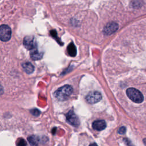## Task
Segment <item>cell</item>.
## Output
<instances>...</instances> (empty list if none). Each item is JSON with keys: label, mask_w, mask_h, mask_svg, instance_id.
Listing matches in <instances>:
<instances>
[{"label": "cell", "mask_w": 146, "mask_h": 146, "mask_svg": "<svg viewBox=\"0 0 146 146\" xmlns=\"http://www.w3.org/2000/svg\"><path fill=\"white\" fill-rule=\"evenodd\" d=\"M72 91V87L70 85L66 84L55 91L54 92V96L58 100L60 101H64L70 97Z\"/></svg>", "instance_id": "6da1fadb"}, {"label": "cell", "mask_w": 146, "mask_h": 146, "mask_svg": "<svg viewBox=\"0 0 146 146\" xmlns=\"http://www.w3.org/2000/svg\"><path fill=\"white\" fill-rule=\"evenodd\" d=\"M126 94L128 97L135 103H140L144 100V97L141 92L135 88H128L126 91Z\"/></svg>", "instance_id": "7a4b0ae2"}, {"label": "cell", "mask_w": 146, "mask_h": 146, "mask_svg": "<svg viewBox=\"0 0 146 146\" xmlns=\"http://www.w3.org/2000/svg\"><path fill=\"white\" fill-rule=\"evenodd\" d=\"M11 35L10 28L5 25L0 26V40L3 42L8 41Z\"/></svg>", "instance_id": "3957f363"}, {"label": "cell", "mask_w": 146, "mask_h": 146, "mask_svg": "<svg viewBox=\"0 0 146 146\" xmlns=\"http://www.w3.org/2000/svg\"><path fill=\"white\" fill-rule=\"evenodd\" d=\"M86 99L89 103H96L102 99V95L99 92L92 91L87 94L86 97Z\"/></svg>", "instance_id": "277c9868"}, {"label": "cell", "mask_w": 146, "mask_h": 146, "mask_svg": "<svg viewBox=\"0 0 146 146\" xmlns=\"http://www.w3.org/2000/svg\"><path fill=\"white\" fill-rule=\"evenodd\" d=\"M119 28L118 24L115 22L108 23L103 29V33L105 35H111L114 33Z\"/></svg>", "instance_id": "5b68a950"}, {"label": "cell", "mask_w": 146, "mask_h": 146, "mask_svg": "<svg viewBox=\"0 0 146 146\" xmlns=\"http://www.w3.org/2000/svg\"><path fill=\"white\" fill-rule=\"evenodd\" d=\"M23 45L29 50H33L36 48V43L32 36H26L23 40Z\"/></svg>", "instance_id": "8992f818"}, {"label": "cell", "mask_w": 146, "mask_h": 146, "mask_svg": "<svg viewBox=\"0 0 146 146\" xmlns=\"http://www.w3.org/2000/svg\"><path fill=\"white\" fill-rule=\"evenodd\" d=\"M66 120L68 123L76 127L79 124V119L72 110H70L66 114Z\"/></svg>", "instance_id": "52a82bcc"}, {"label": "cell", "mask_w": 146, "mask_h": 146, "mask_svg": "<svg viewBox=\"0 0 146 146\" xmlns=\"http://www.w3.org/2000/svg\"><path fill=\"white\" fill-rule=\"evenodd\" d=\"M106 127V123L103 120H95L92 123V128L97 131H102Z\"/></svg>", "instance_id": "ba28073f"}, {"label": "cell", "mask_w": 146, "mask_h": 146, "mask_svg": "<svg viewBox=\"0 0 146 146\" xmlns=\"http://www.w3.org/2000/svg\"><path fill=\"white\" fill-rule=\"evenodd\" d=\"M27 140L31 146H38L39 142V139L36 135L30 136L27 138Z\"/></svg>", "instance_id": "9c48e42d"}, {"label": "cell", "mask_w": 146, "mask_h": 146, "mask_svg": "<svg viewBox=\"0 0 146 146\" xmlns=\"http://www.w3.org/2000/svg\"><path fill=\"white\" fill-rule=\"evenodd\" d=\"M22 67L27 74H31L34 70V67L30 62H25L22 64Z\"/></svg>", "instance_id": "30bf717a"}, {"label": "cell", "mask_w": 146, "mask_h": 146, "mask_svg": "<svg viewBox=\"0 0 146 146\" xmlns=\"http://www.w3.org/2000/svg\"><path fill=\"white\" fill-rule=\"evenodd\" d=\"M67 52L70 56H71L72 57L76 56V48L73 43L71 42L68 44V46L67 47Z\"/></svg>", "instance_id": "8fae6325"}, {"label": "cell", "mask_w": 146, "mask_h": 146, "mask_svg": "<svg viewBox=\"0 0 146 146\" xmlns=\"http://www.w3.org/2000/svg\"><path fill=\"white\" fill-rule=\"evenodd\" d=\"M31 58L34 60H38L42 58V54L39 52L36 49H34L31 51Z\"/></svg>", "instance_id": "7c38bea8"}, {"label": "cell", "mask_w": 146, "mask_h": 146, "mask_svg": "<svg viewBox=\"0 0 146 146\" xmlns=\"http://www.w3.org/2000/svg\"><path fill=\"white\" fill-rule=\"evenodd\" d=\"M26 141L22 138H19L17 141V146H26Z\"/></svg>", "instance_id": "4fadbf2b"}, {"label": "cell", "mask_w": 146, "mask_h": 146, "mask_svg": "<svg viewBox=\"0 0 146 146\" xmlns=\"http://www.w3.org/2000/svg\"><path fill=\"white\" fill-rule=\"evenodd\" d=\"M30 112L31 113V114L34 116H38L40 115V112L39 110L38 109H36V108H34V109H33L30 111Z\"/></svg>", "instance_id": "5bb4252c"}, {"label": "cell", "mask_w": 146, "mask_h": 146, "mask_svg": "<svg viewBox=\"0 0 146 146\" xmlns=\"http://www.w3.org/2000/svg\"><path fill=\"white\" fill-rule=\"evenodd\" d=\"M125 131H126V129L124 127H121L119 129H118V133L119 134H121V135H123V134H124L125 132Z\"/></svg>", "instance_id": "9a60e30c"}, {"label": "cell", "mask_w": 146, "mask_h": 146, "mask_svg": "<svg viewBox=\"0 0 146 146\" xmlns=\"http://www.w3.org/2000/svg\"><path fill=\"white\" fill-rule=\"evenodd\" d=\"M3 93V88L1 85H0V96Z\"/></svg>", "instance_id": "2e32d148"}, {"label": "cell", "mask_w": 146, "mask_h": 146, "mask_svg": "<svg viewBox=\"0 0 146 146\" xmlns=\"http://www.w3.org/2000/svg\"><path fill=\"white\" fill-rule=\"evenodd\" d=\"M89 146H98V145L96 144V143H91V144H90Z\"/></svg>", "instance_id": "e0dca14e"}, {"label": "cell", "mask_w": 146, "mask_h": 146, "mask_svg": "<svg viewBox=\"0 0 146 146\" xmlns=\"http://www.w3.org/2000/svg\"><path fill=\"white\" fill-rule=\"evenodd\" d=\"M143 141H144V144H145V145H146V139H144L143 140Z\"/></svg>", "instance_id": "ac0fdd59"}]
</instances>
